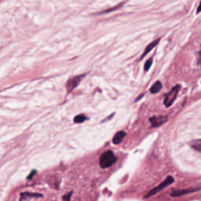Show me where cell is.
Listing matches in <instances>:
<instances>
[{"label": "cell", "instance_id": "9", "mask_svg": "<svg viewBox=\"0 0 201 201\" xmlns=\"http://www.w3.org/2000/svg\"><path fill=\"white\" fill-rule=\"evenodd\" d=\"M189 145L192 149L201 153V139L192 140L189 142Z\"/></svg>", "mask_w": 201, "mask_h": 201}, {"label": "cell", "instance_id": "18", "mask_svg": "<svg viewBox=\"0 0 201 201\" xmlns=\"http://www.w3.org/2000/svg\"><path fill=\"white\" fill-rule=\"evenodd\" d=\"M199 64H201V50H200V52H199Z\"/></svg>", "mask_w": 201, "mask_h": 201}, {"label": "cell", "instance_id": "3", "mask_svg": "<svg viewBox=\"0 0 201 201\" xmlns=\"http://www.w3.org/2000/svg\"><path fill=\"white\" fill-rule=\"evenodd\" d=\"M180 89H181V86L180 85H176L175 87L172 88L171 90L169 93H167V95L165 97V99L164 101V104L167 108H169L174 102L175 101V99L177 98V96H178V94L179 92Z\"/></svg>", "mask_w": 201, "mask_h": 201}, {"label": "cell", "instance_id": "14", "mask_svg": "<svg viewBox=\"0 0 201 201\" xmlns=\"http://www.w3.org/2000/svg\"><path fill=\"white\" fill-rule=\"evenodd\" d=\"M72 195V192H70L69 193L65 195V196L63 197V201H70L71 200V196Z\"/></svg>", "mask_w": 201, "mask_h": 201}, {"label": "cell", "instance_id": "2", "mask_svg": "<svg viewBox=\"0 0 201 201\" xmlns=\"http://www.w3.org/2000/svg\"><path fill=\"white\" fill-rule=\"evenodd\" d=\"M174 182H175V179H174L173 177H171V176L167 177L164 182H161V183H160L158 186L155 187V188H153V189H151L149 192H148V193L146 194V195H145L144 199H148V198L154 196V195H156L157 193H158L159 192H160L161 190H163L164 189H165L167 186H168L169 185L172 184Z\"/></svg>", "mask_w": 201, "mask_h": 201}, {"label": "cell", "instance_id": "1", "mask_svg": "<svg viewBox=\"0 0 201 201\" xmlns=\"http://www.w3.org/2000/svg\"><path fill=\"white\" fill-rule=\"evenodd\" d=\"M116 160H117V158L115 156L113 152L108 150L101 156L99 164L102 168H108V167L113 165L116 162Z\"/></svg>", "mask_w": 201, "mask_h": 201}, {"label": "cell", "instance_id": "11", "mask_svg": "<svg viewBox=\"0 0 201 201\" xmlns=\"http://www.w3.org/2000/svg\"><path fill=\"white\" fill-rule=\"evenodd\" d=\"M87 118L84 115L81 114V115H78V116H76L75 118H74V122L76 123H80L84 122L85 120H87Z\"/></svg>", "mask_w": 201, "mask_h": 201}, {"label": "cell", "instance_id": "13", "mask_svg": "<svg viewBox=\"0 0 201 201\" xmlns=\"http://www.w3.org/2000/svg\"><path fill=\"white\" fill-rule=\"evenodd\" d=\"M152 64H153V58L149 59L148 61H146L145 64V67H144L145 71V72L149 71V68H150V67H151Z\"/></svg>", "mask_w": 201, "mask_h": 201}, {"label": "cell", "instance_id": "8", "mask_svg": "<svg viewBox=\"0 0 201 201\" xmlns=\"http://www.w3.org/2000/svg\"><path fill=\"white\" fill-rule=\"evenodd\" d=\"M160 39H157V40L152 42L150 44H149L148 46H147V47L145 48V50L144 53H143V54L141 55V59H142L143 57H144L146 55V54H148V53H149V52L151 51V50H153V49L156 46H157V44H158L159 42H160Z\"/></svg>", "mask_w": 201, "mask_h": 201}, {"label": "cell", "instance_id": "6", "mask_svg": "<svg viewBox=\"0 0 201 201\" xmlns=\"http://www.w3.org/2000/svg\"><path fill=\"white\" fill-rule=\"evenodd\" d=\"M150 123L153 127H158L167 121V116H153L149 119Z\"/></svg>", "mask_w": 201, "mask_h": 201}, {"label": "cell", "instance_id": "4", "mask_svg": "<svg viewBox=\"0 0 201 201\" xmlns=\"http://www.w3.org/2000/svg\"><path fill=\"white\" fill-rule=\"evenodd\" d=\"M199 190H201V188H189V189H178V190L172 191V192H171V196L173 197H178V196H184L186 194L197 192Z\"/></svg>", "mask_w": 201, "mask_h": 201}, {"label": "cell", "instance_id": "17", "mask_svg": "<svg viewBox=\"0 0 201 201\" xmlns=\"http://www.w3.org/2000/svg\"><path fill=\"white\" fill-rule=\"evenodd\" d=\"M143 96H144V94H142V95H140V96H139V97H138V98H137V99H136V100H135V102H138V100H139V99H140V98H142V97H143Z\"/></svg>", "mask_w": 201, "mask_h": 201}, {"label": "cell", "instance_id": "16", "mask_svg": "<svg viewBox=\"0 0 201 201\" xmlns=\"http://www.w3.org/2000/svg\"><path fill=\"white\" fill-rule=\"evenodd\" d=\"M200 11H201V2H199V6H198V8H197V10H196V14H199Z\"/></svg>", "mask_w": 201, "mask_h": 201}, {"label": "cell", "instance_id": "15", "mask_svg": "<svg viewBox=\"0 0 201 201\" xmlns=\"http://www.w3.org/2000/svg\"><path fill=\"white\" fill-rule=\"evenodd\" d=\"M36 171H32V172H31L30 173V175H29V176H28V180H30L31 178H33V176H34V175H36Z\"/></svg>", "mask_w": 201, "mask_h": 201}, {"label": "cell", "instance_id": "12", "mask_svg": "<svg viewBox=\"0 0 201 201\" xmlns=\"http://www.w3.org/2000/svg\"><path fill=\"white\" fill-rule=\"evenodd\" d=\"M26 196H36V197H39V196H42L41 194L39 193H31V192H24V193L21 194V200L23 199L24 197Z\"/></svg>", "mask_w": 201, "mask_h": 201}, {"label": "cell", "instance_id": "10", "mask_svg": "<svg viewBox=\"0 0 201 201\" xmlns=\"http://www.w3.org/2000/svg\"><path fill=\"white\" fill-rule=\"evenodd\" d=\"M162 83H161V82L160 81H157L156 83L153 84V86H152V87L150 88V92L152 93V94H157V93L160 92V90L162 89Z\"/></svg>", "mask_w": 201, "mask_h": 201}, {"label": "cell", "instance_id": "7", "mask_svg": "<svg viewBox=\"0 0 201 201\" xmlns=\"http://www.w3.org/2000/svg\"><path fill=\"white\" fill-rule=\"evenodd\" d=\"M126 135V132L123 131V130H120V131H119L114 135L113 138H112V142L115 145H119V143L122 142V141L123 140V138H124Z\"/></svg>", "mask_w": 201, "mask_h": 201}, {"label": "cell", "instance_id": "5", "mask_svg": "<svg viewBox=\"0 0 201 201\" xmlns=\"http://www.w3.org/2000/svg\"><path fill=\"white\" fill-rule=\"evenodd\" d=\"M83 76L84 75H79V76H75L74 77V78L68 80L67 84H66V88H67V90H68V92H71V91H72L73 90L75 89L77 86L79 84L80 81H81V79L83 78Z\"/></svg>", "mask_w": 201, "mask_h": 201}]
</instances>
